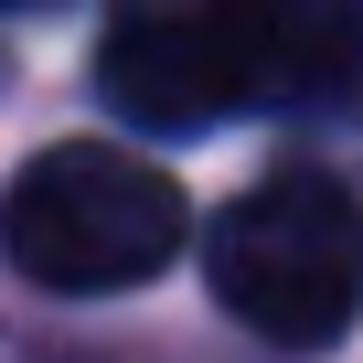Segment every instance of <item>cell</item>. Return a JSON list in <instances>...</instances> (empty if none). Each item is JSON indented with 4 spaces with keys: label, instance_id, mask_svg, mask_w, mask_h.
<instances>
[{
    "label": "cell",
    "instance_id": "7a4b0ae2",
    "mask_svg": "<svg viewBox=\"0 0 363 363\" xmlns=\"http://www.w3.org/2000/svg\"><path fill=\"white\" fill-rule=\"evenodd\" d=\"M203 289L267 352H331L363 320V193L331 171H267L203 225Z\"/></svg>",
    "mask_w": 363,
    "mask_h": 363
},
{
    "label": "cell",
    "instance_id": "3957f363",
    "mask_svg": "<svg viewBox=\"0 0 363 363\" xmlns=\"http://www.w3.org/2000/svg\"><path fill=\"white\" fill-rule=\"evenodd\" d=\"M193 235V203L182 182H160V160L139 150H107V139H65V150H33L22 182L0 193V246L11 267L54 299H107V289H139L182 257Z\"/></svg>",
    "mask_w": 363,
    "mask_h": 363
},
{
    "label": "cell",
    "instance_id": "277c9868",
    "mask_svg": "<svg viewBox=\"0 0 363 363\" xmlns=\"http://www.w3.org/2000/svg\"><path fill=\"white\" fill-rule=\"evenodd\" d=\"M0 11H65V0H0Z\"/></svg>",
    "mask_w": 363,
    "mask_h": 363
},
{
    "label": "cell",
    "instance_id": "6da1fadb",
    "mask_svg": "<svg viewBox=\"0 0 363 363\" xmlns=\"http://www.w3.org/2000/svg\"><path fill=\"white\" fill-rule=\"evenodd\" d=\"M352 86H363V0H118L96 33V96L160 139L331 107Z\"/></svg>",
    "mask_w": 363,
    "mask_h": 363
}]
</instances>
